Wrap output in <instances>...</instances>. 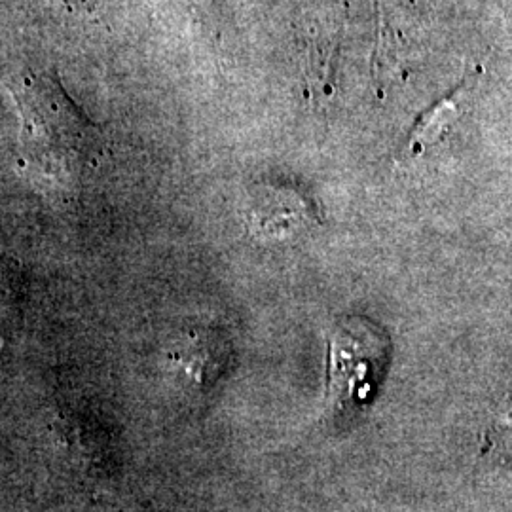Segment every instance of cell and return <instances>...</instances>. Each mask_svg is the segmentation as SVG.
<instances>
[{
  "label": "cell",
  "instance_id": "cell-1",
  "mask_svg": "<svg viewBox=\"0 0 512 512\" xmlns=\"http://www.w3.org/2000/svg\"><path fill=\"white\" fill-rule=\"evenodd\" d=\"M21 118L23 167L57 183L74 179L101 158V135L50 74H25L6 84Z\"/></svg>",
  "mask_w": 512,
  "mask_h": 512
},
{
  "label": "cell",
  "instance_id": "cell-2",
  "mask_svg": "<svg viewBox=\"0 0 512 512\" xmlns=\"http://www.w3.org/2000/svg\"><path fill=\"white\" fill-rule=\"evenodd\" d=\"M389 340L382 329L363 317H346L329 336L327 401L336 412L366 403L382 380Z\"/></svg>",
  "mask_w": 512,
  "mask_h": 512
}]
</instances>
